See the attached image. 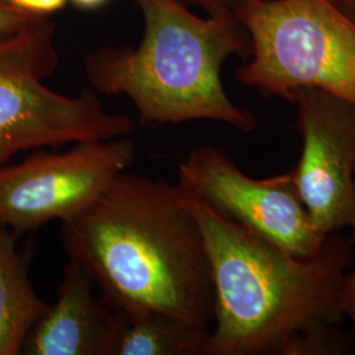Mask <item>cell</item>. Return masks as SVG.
Returning <instances> with one entry per match:
<instances>
[{
	"mask_svg": "<svg viewBox=\"0 0 355 355\" xmlns=\"http://www.w3.org/2000/svg\"><path fill=\"white\" fill-rule=\"evenodd\" d=\"M182 192L202 230L215 287L204 355L343 353L337 325L352 242L334 233L318 253L295 255Z\"/></svg>",
	"mask_w": 355,
	"mask_h": 355,
	"instance_id": "cell-1",
	"label": "cell"
},
{
	"mask_svg": "<svg viewBox=\"0 0 355 355\" xmlns=\"http://www.w3.org/2000/svg\"><path fill=\"white\" fill-rule=\"evenodd\" d=\"M69 259L112 309H155L209 331L215 287L200 227L178 184L123 171L61 223Z\"/></svg>",
	"mask_w": 355,
	"mask_h": 355,
	"instance_id": "cell-2",
	"label": "cell"
},
{
	"mask_svg": "<svg viewBox=\"0 0 355 355\" xmlns=\"http://www.w3.org/2000/svg\"><path fill=\"white\" fill-rule=\"evenodd\" d=\"M144 19L137 46L89 51L83 70L94 91L123 95L144 127L211 120L253 130L254 114L229 98L221 69L249 57L250 41L234 17L198 15L179 0H133Z\"/></svg>",
	"mask_w": 355,
	"mask_h": 355,
	"instance_id": "cell-3",
	"label": "cell"
},
{
	"mask_svg": "<svg viewBox=\"0 0 355 355\" xmlns=\"http://www.w3.org/2000/svg\"><path fill=\"white\" fill-rule=\"evenodd\" d=\"M237 20L250 41L241 85L283 99L321 89L355 105V20L333 0H253Z\"/></svg>",
	"mask_w": 355,
	"mask_h": 355,
	"instance_id": "cell-4",
	"label": "cell"
},
{
	"mask_svg": "<svg viewBox=\"0 0 355 355\" xmlns=\"http://www.w3.org/2000/svg\"><path fill=\"white\" fill-rule=\"evenodd\" d=\"M58 66L51 17L0 42V165L21 152L133 135L135 120L105 111L96 91L67 96L49 89L44 80Z\"/></svg>",
	"mask_w": 355,
	"mask_h": 355,
	"instance_id": "cell-5",
	"label": "cell"
},
{
	"mask_svg": "<svg viewBox=\"0 0 355 355\" xmlns=\"http://www.w3.org/2000/svg\"><path fill=\"white\" fill-rule=\"evenodd\" d=\"M132 136L76 142L64 152L41 148L0 165V224L19 237L87 208L136 161Z\"/></svg>",
	"mask_w": 355,
	"mask_h": 355,
	"instance_id": "cell-6",
	"label": "cell"
},
{
	"mask_svg": "<svg viewBox=\"0 0 355 355\" xmlns=\"http://www.w3.org/2000/svg\"><path fill=\"white\" fill-rule=\"evenodd\" d=\"M178 179L186 193L288 253L308 257L327 241L299 196L291 170L254 179L227 153L202 146L180 161Z\"/></svg>",
	"mask_w": 355,
	"mask_h": 355,
	"instance_id": "cell-7",
	"label": "cell"
},
{
	"mask_svg": "<svg viewBox=\"0 0 355 355\" xmlns=\"http://www.w3.org/2000/svg\"><path fill=\"white\" fill-rule=\"evenodd\" d=\"M286 99L303 139L291 170L296 190L316 228L334 234L355 217V105L316 89H293Z\"/></svg>",
	"mask_w": 355,
	"mask_h": 355,
	"instance_id": "cell-8",
	"label": "cell"
},
{
	"mask_svg": "<svg viewBox=\"0 0 355 355\" xmlns=\"http://www.w3.org/2000/svg\"><path fill=\"white\" fill-rule=\"evenodd\" d=\"M94 280L74 261L66 263L57 300L26 337V355H108L114 309L96 299Z\"/></svg>",
	"mask_w": 355,
	"mask_h": 355,
	"instance_id": "cell-9",
	"label": "cell"
},
{
	"mask_svg": "<svg viewBox=\"0 0 355 355\" xmlns=\"http://www.w3.org/2000/svg\"><path fill=\"white\" fill-rule=\"evenodd\" d=\"M17 240L0 224V355L21 354L26 337L51 309L29 278L33 246L19 250Z\"/></svg>",
	"mask_w": 355,
	"mask_h": 355,
	"instance_id": "cell-10",
	"label": "cell"
},
{
	"mask_svg": "<svg viewBox=\"0 0 355 355\" xmlns=\"http://www.w3.org/2000/svg\"><path fill=\"white\" fill-rule=\"evenodd\" d=\"M108 355H204L209 331L155 309H114Z\"/></svg>",
	"mask_w": 355,
	"mask_h": 355,
	"instance_id": "cell-11",
	"label": "cell"
},
{
	"mask_svg": "<svg viewBox=\"0 0 355 355\" xmlns=\"http://www.w3.org/2000/svg\"><path fill=\"white\" fill-rule=\"evenodd\" d=\"M42 17L46 16L24 12L13 7L8 0H0V42L20 33Z\"/></svg>",
	"mask_w": 355,
	"mask_h": 355,
	"instance_id": "cell-12",
	"label": "cell"
},
{
	"mask_svg": "<svg viewBox=\"0 0 355 355\" xmlns=\"http://www.w3.org/2000/svg\"><path fill=\"white\" fill-rule=\"evenodd\" d=\"M190 8H199L205 15L217 17H234L253 0H179Z\"/></svg>",
	"mask_w": 355,
	"mask_h": 355,
	"instance_id": "cell-13",
	"label": "cell"
},
{
	"mask_svg": "<svg viewBox=\"0 0 355 355\" xmlns=\"http://www.w3.org/2000/svg\"><path fill=\"white\" fill-rule=\"evenodd\" d=\"M13 7L24 12L51 17L53 13L62 11L70 0H8Z\"/></svg>",
	"mask_w": 355,
	"mask_h": 355,
	"instance_id": "cell-14",
	"label": "cell"
},
{
	"mask_svg": "<svg viewBox=\"0 0 355 355\" xmlns=\"http://www.w3.org/2000/svg\"><path fill=\"white\" fill-rule=\"evenodd\" d=\"M350 227L353 228V241L355 243V217ZM343 316L350 321L355 334V266L346 275L343 286Z\"/></svg>",
	"mask_w": 355,
	"mask_h": 355,
	"instance_id": "cell-15",
	"label": "cell"
},
{
	"mask_svg": "<svg viewBox=\"0 0 355 355\" xmlns=\"http://www.w3.org/2000/svg\"><path fill=\"white\" fill-rule=\"evenodd\" d=\"M70 3H73L76 10L94 12L102 10L103 7H105L110 3V0H70Z\"/></svg>",
	"mask_w": 355,
	"mask_h": 355,
	"instance_id": "cell-16",
	"label": "cell"
},
{
	"mask_svg": "<svg viewBox=\"0 0 355 355\" xmlns=\"http://www.w3.org/2000/svg\"><path fill=\"white\" fill-rule=\"evenodd\" d=\"M343 12L347 13L353 20H355V0H333Z\"/></svg>",
	"mask_w": 355,
	"mask_h": 355,
	"instance_id": "cell-17",
	"label": "cell"
}]
</instances>
